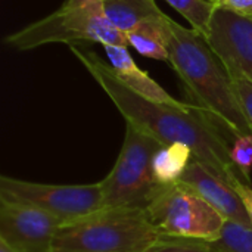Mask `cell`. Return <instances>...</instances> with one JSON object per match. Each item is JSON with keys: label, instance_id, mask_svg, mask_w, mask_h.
Returning <instances> with one entry per match:
<instances>
[{"label": "cell", "instance_id": "52a82bcc", "mask_svg": "<svg viewBox=\"0 0 252 252\" xmlns=\"http://www.w3.org/2000/svg\"><path fill=\"white\" fill-rule=\"evenodd\" d=\"M0 201L40 208L63 224L103 207L102 185H43L9 176L0 177Z\"/></svg>", "mask_w": 252, "mask_h": 252}, {"label": "cell", "instance_id": "9a60e30c", "mask_svg": "<svg viewBox=\"0 0 252 252\" xmlns=\"http://www.w3.org/2000/svg\"><path fill=\"white\" fill-rule=\"evenodd\" d=\"M176 12H179L193 30L204 37L208 32L211 19L216 12V4L211 0H165Z\"/></svg>", "mask_w": 252, "mask_h": 252}, {"label": "cell", "instance_id": "7a4b0ae2", "mask_svg": "<svg viewBox=\"0 0 252 252\" xmlns=\"http://www.w3.org/2000/svg\"><path fill=\"white\" fill-rule=\"evenodd\" d=\"M168 62L195 106L207 112L233 137L252 134L227 68L201 32L168 18Z\"/></svg>", "mask_w": 252, "mask_h": 252}, {"label": "cell", "instance_id": "44dd1931", "mask_svg": "<svg viewBox=\"0 0 252 252\" xmlns=\"http://www.w3.org/2000/svg\"><path fill=\"white\" fill-rule=\"evenodd\" d=\"M232 186L236 190V193L241 196L252 226V185H248V183L241 182V180H236V182L232 183Z\"/></svg>", "mask_w": 252, "mask_h": 252}, {"label": "cell", "instance_id": "277c9868", "mask_svg": "<svg viewBox=\"0 0 252 252\" xmlns=\"http://www.w3.org/2000/svg\"><path fill=\"white\" fill-rule=\"evenodd\" d=\"M4 41L16 50H31L50 43L71 46L78 41L128 46L126 34L108 21L103 0H65L58 10L9 34Z\"/></svg>", "mask_w": 252, "mask_h": 252}, {"label": "cell", "instance_id": "8fae6325", "mask_svg": "<svg viewBox=\"0 0 252 252\" xmlns=\"http://www.w3.org/2000/svg\"><path fill=\"white\" fill-rule=\"evenodd\" d=\"M102 47L108 56V61H109V65L112 66L114 74L130 90H133L139 96H142L151 102H155V103L171 105V106H186L188 105L185 102L174 99L148 72L140 69L137 66V63L134 62V59L131 58L130 52L127 50V46L105 44Z\"/></svg>", "mask_w": 252, "mask_h": 252}, {"label": "cell", "instance_id": "ac0fdd59", "mask_svg": "<svg viewBox=\"0 0 252 252\" xmlns=\"http://www.w3.org/2000/svg\"><path fill=\"white\" fill-rule=\"evenodd\" d=\"M143 252H214L210 242L186 239V238H173V236H159L154 244H151Z\"/></svg>", "mask_w": 252, "mask_h": 252}, {"label": "cell", "instance_id": "9c48e42d", "mask_svg": "<svg viewBox=\"0 0 252 252\" xmlns=\"http://www.w3.org/2000/svg\"><path fill=\"white\" fill-rule=\"evenodd\" d=\"M205 40L230 77L244 75L252 81V16L217 7Z\"/></svg>", "mask_w": 252, "mask_h": 252}, {"label": "cell", "instance_id": "4fadbf2b", "mask_svg": "<svg viewBox=\"0 0 252 252\" xmlns=\"http://www.w3.org/2000/svg\"><path fill=\"white\" fill-rule=\"evenodd\" d=\"M193 151L183 143L161 146L152 158V176L157 185H174L182 180L193 161Z\"/></svg>", "mask_w": 252, "mask_h": 252}, {"label": "cell", "instance_id": "2e32d148", "mask_svg": "<svg viewBox=\"0 0 252 252\" xmlns=\"http://www.w3.org/2000/svg\"><path fill=\"white\" fill-rule=\"evenodd\" d=\"M210 244L214 252H252V226L226 220L220 236Z\"/></svg>", "mask_w": 252, "mask_h": 252}, {"label": "cell", "instance_id": "8992f818", "mask_svg": "<svg viewBox=\"0 0 252 252\" xmlns=\"http://www.w3.org/2000/svg\"><path fill=\"white\" fill-rule=\"evenodd\" d=\"M159 235L214 242L226 219L183 183L157 185L146 208Z\"/></svg>", "mask_w": 252, "mask_h": 252}, {"label": "cell", "instance_id": "d6986e66", "mask_svg": "<svg viewBox=\"0 0 252 252\" xmlns=\"http://www.w3.org/2000/svg\"><path fill=\"white\" fill-rule=\"evenodd\" d=\"M230 78L233 81V87L239 99L241 108L252 130V81L244 75H233Z\"/></svg>", "mask_w": 252, "mask_h": 252}, {"label": "cell", "instance_id": "ffe728a7", "mask_svg": "<svg viewBox=\"0 0 252 252\" xmlns=\"http://www.w3.org/2000/svg\"><path fill=\"white\" fill-rule=\"evenodd\" d=\"M216 7L235 12L242 16H252V0H214Z\"/></svg>", "mask_w": 252, "mask_h": 252}, {"label": "cell", "instance_id": "7402d4cb", "mask_svg": "<svg viewBox=\"0 0 252 252\" xmlns=\"http://www.w3.org/2000/svg\"><path fill=\"white\" fill-rule=\"evenodd\" d=\"M0 252H19V251L13 250V248H12V247H9L4 241H1V239H0Z\"/></svg>", "mask_w": 252, "mask_h": 252}, {"label": "cell", "instance_id": "30bf717a", "mask_svg": "<svg viewBox=\"0 0 252 252\" xmlns=\"http://www.w3.org/2000/svg\"><path fill=\"white\" fill-rule=\"evenodd\" d=\"M180 183L201 196L226 220L251 226L244 202L233 186L204 162L193 158Z\"/></svg>", "mask_w": 252, "mask_h": 252}, {"label": "cell", "instance_id": "7c38bea8", "mask_svg": "<svg viewBox=\"0 0 252 252\" xmlns=\"http://www.w3.org/2000/svg\"><path fill=\"white\" fill-rule=\"evenodd\" d=\"M168 15L146 19L126 32L128 46L134 47L142 56L168 62Z\"/></svg>", "mask_w": 252, "mask_h": 252}, {"label": "cell", "instance_id": "ba28073f", "mask_svg": "<svg viewBox=\"0 0 252 252\" xmlns=\"http://www.w3.org/2000/svg\"><path fill=\"white\" fill-rule=\"evenodd\" d=\"M63 223L27 204L0 201V239L19 252H50Z\"/></svg>", "mask_w": 252, "mask_h": 252}, {"label": "cell", "instance_id": "5bb4252c", "mask_svg": "<svg viewBox=\"0 0 252 252\" xmlns=\"http://www.w3.org/2000/svg\"><path fill=\"white\" fill-rule=\"evenodd\" d=\"M103 10L111 25L123 34L164 13L155 0H103Z\"/></svg>", "mask_w": 252, "mask_h": 252}, {"label": "cell", "instance_id": "6da1fadb", "mask_svg": "<svg viewBox=\"0 0 252 252\" xmlns=\"http://www.w3.org/2000/svg\"><path fill=\"white\" fill-rule=\"evenodd\" d=\"M69 50L109 96L127 123L140 127L162 146L188 145L193 151L195 159L208 165L227 183L245 182L230 159V133L201 108L193 103L171 106L151 102L124 86L114 74L112 66L94 52L77 44H71Z\"/></svg>", "mask_w": 252, "mask_h": 252}, {"label": "cell", "instance_id": "5b68a950", "mask_svg": "<svg viewBox=\"0 0 252 252\" xmlns=\"http://www.w3.org/2000/svg\"><path fill=\"white\" fill-rule=\"evenodd\" d=\"M161 146L149 133L127 123L118 158L109 174L100 182L102 208H146L157 188L152 158Z\"/></svg>", "mask_w": 252, "mask_h": 252}, {"label": "cell", "instance_id": "603a6c76", "mask_svg": "<svg viewBox=\"0 0 252 252\" xmlns=\"http://www.w3.org/2000/svg\"><path fill=\"white\" fill-rule=\"evenodd\" d=\"M211 1H214V0H211Z\"/></svg>", "mask_w": 252, "mask_h": 252}, {"label": "cell", "instance_id": "3957f363", "mask_svg": "<svg viewBox=\"0 0 252 252\" xmlns=\"http://www.w3.org/2000/svg\"><path fill=\"white\" fill-rule=\"evenodd\" d=\"M159 236L145 208H100L62 224L50 252H143Z\"/></svg>", "mask_w": 252, "mask_h": 252}, {"label": "cell", "instance_id": "e0dca14e", "mask_svg": "<svg viewBox=\"0 0 252 252\" xmlns=\"http://www.w3.org/2000/svg\"><path fill=\"white\" fill-rule=\"evenodd\" d=\"M230 159L238 173L251 185L252 134H238L230 140Z\"/></svg>", "mask_w": 252, "mask_h": 252}]
</instances>
